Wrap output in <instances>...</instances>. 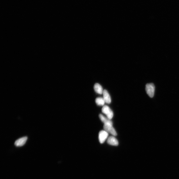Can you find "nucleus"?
<instances>
[{
	"label": "nucleus",
	"instance_id": "f257e3e1",
	"mask_svg": "<svg viewBox=\"0 0 179 179\" xmlns=\"http://www.w3.org/2000/svg\"><path fill=\"white\" fill-rule=\"evenodd\" d=\"M147 93L150 98H153L154 95L155 86L153 83H149L146 86Z\"/></svg>",
	"mask_w": 179,
	"mask_h": 179
},
{
	"label": "nucleus",
	"instance_id": "f03ea898",
	"mask_svg": "<svg viewBox=\"0 0 179 179\" xmlns=\"http://www.w3.org/2000/svg\"><path fill=\"white\" fill-rule=\"evenodd\" d=\"M102 112L106 115V117L108 119L110 120L112 119L113 116H114V113H113L112 111L108 106L104 105L103 106L102 108Z\"/></svg>",
	"mask_w": 179,
	"mask_h": 179
},
{
	"label": "nucleus",
	"instance_id": "7ed1b4c3",
	"mask_svg": "<svg viewBox=\"0 0 179 179\" xmlns=\"http://www.w3.org/2000/svg\"><path fill=\"white\" fill-rule=\"evenodd\" d=\"M112 125L113 124H104L103 128L104 130L114 136H116L117 135V133L115 128L113 127Z\"/></svg>",
	"mask_w": 179,
	"mask_h": 179
},
{
	"label": "nucleus",
	"instance_id": "20e7f679",
	"mask_svg": "<svg viewBox=\"0 0 179 179\" xmlns=\"http://www.w3.org/2000/svg\"><path fill=\"white\" fill-rule=\"evenodd\" d=\"M108 133L105 130H102L99 132V142L103 144L108 139Z\"/></svg>",
	"mask_w": 179,
	"mask_h": 179
},
{
	"label": "nucleus",
	"instance_id": "39448f33",
	"mask_svg": "<svg viewBox=\"0 0 179 179\" xmlns=\"http://www.w3.org/2000/svg\"><path fill=\"white\" fill-rule=\"evenodd\" d=\"M107 143L111 145L117 146L119 145V142L114 136H110L108 138Z\"/></svg>",
	"mask_w": 179,
	"mask_h": 179
},
{
	"label": "nucleus",
	"instance_id": "423d86ee",
	"mask_svg": "<svg viewBox=\"0 0 179 179\" xmlns=\"http://www.w3.org/2000/svg\"><path fill=\"white\" fill-rule=\"evenodd\" d=\"M27 139L28 138L27 137H24L18 139L15 142V146L16 147H21L23 146L26 143Z\"/></svg>",
	"mask_w": 179,
	"mask_h": 179
},
{
	"label": "nucleus",
	"instance_id": "0eeeda50",
	"mask_svg": "<svg viewBox=\"0 0 179 179\" xmlns=\"http://www.w3.org/2000/svg\"><path fill=\"white\" fill-rule=\"evenodd\" d=\"M103 99L105 102V103L110 104L111 102V99L109 94L108 93L107 90H104L103 92Z\"/></svg>",
	"mask_w": 179,
	"mask_h": 179
},
{
	"label": "nucleus",
	"instance_id": "6e6552de",
	"mask_svg": "<svg viewBox=\"0 0 179 179\" xmlns=\"http://www.w3.org/2000/svg\"><path fill=\"white\" fill-rule=\"evenodd\" d=\"M94 89L95 92L99 94H103L104 90L102 86L98 83L95 84L94 86Z\"/></svg>",
	"mask_w": 179,
	"mask_h": 179
},
{
	"label": "nucleus",
	"instance_id": "1a4fd4ad",
	"mask_svg": "<svg viewBox=\"0 0 179 179\" xmlns=\"http://www.w3.org/2000/svg\"><path fill=\"white\" fill-rule=\"evenodd\" d=\"M99 119L101 121L103 122L104 124H113L112 121L111 120L108 119V117H104V115L102 114H99Z\"/></svg>",
	"mask_w": 179,
	"mask_h": 179
},
{
	"label": "nucleus",
	"instance_id": "9d476101",
	"mask_svg": "<svg viewBox=\"0 0 179 179\" xmlns=\"http://www.w3.org/2000/svg\"><path fill=\"white\" fill-rule=\"evenodd\" d=\"M95 102L97 105L99 106H104L105 103V102L103 98L101 97H99L96 99Z\"/></svg>",
	"mask_w": 179,
	"mask_h": 179
}]
</instances>
